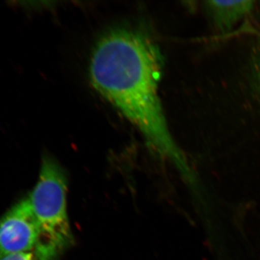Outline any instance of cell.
<instances>
[{
    "label": "cell",
    "instance_id": "1",
    "mask_svg": "<svg viewBox=\"0 0 260 260\" xmlns=\"http://www.w3.org/2000/svg\"><path fill=\"white\" fill-rule=\"evenodd\" d=\"M162 57L145 32L116 28L98 42L90 63L94 88L135 126L150 149L184 177L190 171L173 139L159 96Z\"/></svg>",
    "mask_w": 260,
    "mask_h": 260
},
{
    "label": "cell",
    "instance_id": "2",
    "mask_svg": "<svg viewBox=\"0 0 260 260\" xmlns=\"http://www.w3.org/2000/svg\"><path fill=\"white\" fill-rule=\"evenodd\" d=\"M68 177L49 156L43 158L39 179L28 196L39 230L37 260H58L74 244L68 213Z\"/></svg>",
    "mask_w": 260,
    "mask_h": 260
},
{
    "label": "cell",
    "instance_id": "3",
    "mask_svg": "<svg viewBox=\"0 0 260 260\" xmlns=\"http://www.w3.org/2000/svg\"><path fill=\"white\" fill-rule=\"evenodd\" d=\"M39 237V226L27 197L0 219V258L32 252Z\"/></svg>",
    "mask_w": 260,
    "mask_h": 260
},
{
    "label": "cell",
    "instance_id": "4",
    "mask_svg": "<svg viewBox=\"0 0 260 260\" xmlns=\"http://www.w3.org/2000/svg\"><path fill=\"white\" fill-rule=\"evenodd\" d=\"M254 2L208 1L207 10L213 19L214 24L222 32H227L245 18L254 8Z\"/></svg>",
    "mask_w": 260,
    "mask_h": 260
},
{
    "label": "cell",
    "instance_id": "5",
    "mask_svg": "<svg viewBox=\"0 0 260 260\" xmlns=\"http://www.w3.org/2000/svg\"><path fill=\"white\" fill-rule=\"evenodd\" d=\"M0 260H37L34 252L20 253L0 258Z\"/></svg>",
    "mask_w": 260,
    "mask_h": 260
}]
</instances>
